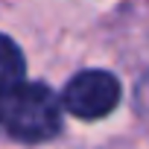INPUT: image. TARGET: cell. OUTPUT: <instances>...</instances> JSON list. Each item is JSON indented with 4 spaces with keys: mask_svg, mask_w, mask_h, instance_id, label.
I'll return each instance as SVG.
<instances>
[{
    "mask_svg": "<svg viewBox=\"0 0 149 149\" xmlns=\"http://www.w3.org/2000/svg\"><path fill=\"white\" fill-rule=\"evenodd\" d=\"M0 123L24 143H41L61 132V102L44 82H21L0 97Z\"/></svg>",
    "mask_w": 149,
    "mask_h": 149,
    "instance_id": "obj_1",
    "label": "cell"
},
{
    "mask_svg": "<svg viewBox=\"0 0 149 149\" xmlns=\"http://www.w3.org/2000/svg\"><path fill=\"white\" fill-rule=\"evenodd\" d=\"M120 97H123V88L114 73L82 70L67 82L61 94V105L79 120H102L120 105Z\"/></svg>",
    "mask_w": 149,
    "mask_h": 149,
    "instance_id": "obj_2",
    "label": "cell"
},
{
    "mask_svg": "<svg viewBox=\"0 0 149 149\" xmlns=\"http://www.w3.org/2000/svg\"><path fill=\"white\" fill-rule=\"evenodd\" d=\"M26 76V61H24V53L21 47L0 32V97L6 91H12L15 85H21Z\"/></svg>",
    "mask_w": 149,
    "mask_h": 149,
    "instance_id": "obj_3",
    "label": "cell"
},
{
    "mask_svg": "<svg viewBox=\"0 0 149 149\" xmlns=\"http://www.w3.org/2000/svg\"><path fill=\"white\" fill-rule=\"evenodd\" d=\"M137 102H140V108L149 114V76L143 79V85H140V91H137Z\"/></svg>",
    "mask_w": 149,
    "mask_h": 149,
    "instance_id": "obj_4",
    "label": "cell"
}]
</instances>
